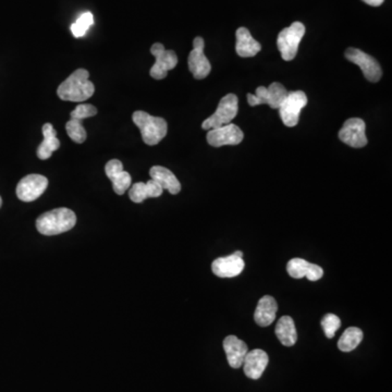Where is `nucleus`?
I'll use <instances>...</instances> for the list:
<instances>
[{"label": "nucleus", "mask_w": 392, "mask_h": 392, "mask_svg": "<svg viewBox=\"0 0 392 392\" xmlns=\"http://www.w3.org/2000/svg\"><path fill=\"white\" fill-rule=\"evenodd\" d=\"M90 73L85 69H78L63 81L57 90L58 96L63 100L81 103L92 97L95 86L90 81Z\"/></svg>", "instance_id": "obj_1"}, {"label": "nucleus", "mask_w": 392, "mask_h": 392, "mask_svg": "<svg viewBox=\"0 0 392 392\" xmlns=\"http://www.w3.org/2000/svg\"><path fill=\"white\" fill-rule=\"evenodd\" d=\"M77 224L75 212L61 207L42 214L36 220L38 233L44 235H57L67 233Z\"/></svg>", "instance_id": "obj_2"}, {"label": "nucleus", "mask_w": 392, "mask_h": 392, "mask_svg": "<svg viewBox=\"0 0 392 392\" xmlns=\"http://www.w3.org/2000/svg\"><path fill=\"white\" fill-rule=\"evenodd\" d=\"M134 125L140 129L145 144H158L167 134L168 125L164 118L154 117L142 110L135 111L132 116Z\"/></svg>", "instance_id": "obj_3"}, {"label": "nucleus", "mask_w": 392, "mask_h": 392, "mask_svg": "<svg viewBox=\"0 0 392 392\" xmlns=\"http://www.w3.org/2000/svg\"><path fill=\"white\" fill-rule=\"evenodd\" d=\"M305 34L303 23L295 22L289 28L283 29L277 38V46L283 61H291L297 56L301 40Z\"/></svg>", "instance_id": "obj_4"}, {"label": "nucleus", "mask_w": 392, "mask_h": 392, "mask_svg": "<svg viewBox=\"0 0 392 392\" xmlns=\"http://www.w3.org/2000/svg\"><path fill=\"white\" fill-rule=\"evenodd\" d=\"M239 100L235 94H228L221 98L215 113L204 120L202 127L204 130H212L216 127L229 125L237 115Z\"/></svg>", "instance_id": "obj_5"}, {"label": "nucleus", "mask_w": 392, "mask_h": 392, "mask_svg": "<svg viewBox=\"0 0 392 392\" xmlns=\"http://www.w3.org/2000/svg\"><path fill=\"white\" fill-rule=\"evenodd\" d=\"M308 104V96L303 91L288 93L279 107V113L283 125L292 127L299 123L301 110Z\"/></svg>", "instance_id": "obj_6"}, {"label": "nucleus", "mask_w": 392, "mask_h": 392, "mask_svg": "<svg viewBox=\"0 0 392 392\" xmlns=\"http://www.w3.org/2000/svg\"><path fill=\"white\" fill-rule=\"evenodd\" d=\"M288 91L285 86L280 83L275 82L265 88V86H258L256 88V94H248L249 105L258 106L266 105L269 106L272 109H279L280 105L283 103L285 98L287 97Z\"/></svg>", "instance_id": "obj_7"}, {"label": "nucleus", "mask_w": 392, "mask_h": 392, "mask_svg": "<svg viewBox=\"0 0 392 392\" xmlns=\"http://www.w3.org/2000/svg\"><path fill=\"white\" fill-rule=\"evenodd\" d=\"M150 53L156 59L150 71V77L155 80H163L167 77L168 71L173 70L178 65L177 54L173 50L165 49L160 42L152 46Z\"/></svg>", "instance_id": "obj_8"}, {"label": "nucleus", "mask_w": 392, "mask_h": 392, "mask_svg": "<svg viewBox=\"0 0 392 392\" xmlns=\"http://www.w3.org/2000/svg\"><path fill=\"white\" fill-rule=\"evenodd\" d=\"M345 58L351 63L359 65L365 78L370 82H378L382 79V68L372 56L365 54L357 48H347L345 50Z\"/></svg>", "instance_id": "obj_9"}, {"label": "nucleus", "mask_w": 392, "mask_h": 392, "mask_svg": "<svg viewBox=\"0 0 392 392\" xmlns=\"http://www.w3.org/2000/svg\"><path fill=\"white\" fill-rule=\"evenodd\" d=\"M366 125L360 118H351L345 121L341 130L339 131V139L341 142L349 145L351 148H362L368 145V138L365 134Z\"/></svg>", "instance_id": "obj_10"}, {"label": "nucleus", "mask_w": 392, "mask_h": 392, "mask_svg": "<svg viewBox=\"0 0 392 392\" xmlns=\"http://www.w3.org/2000/svg\"><path fill=\"white\" fill-rule=\"evenodd\" d=\"M204 47H205V42L202 38H195L193 40V49L189 55V69L193 77L198 80L207 78L208 75L212 70L210 61L204 54Z\"/></svg>", "instance_id": "obj_11"}, {"label": "nucleus", "mask_w": 392, "mask_h": 392, "mask_svg": "<svg viewBox=\"0 0 392 392\" xmlns=\"http://www.w3.org/2000/svg\"><path fill=\"white\" fill-rule=\"evenodd\" d=\"M48 187L47 178L42 175H29L17 187V196L23 202L38 200Z\"/></svg>", "instance_id": "obj_12"}, {"label": "nucleus", "mask_w": 392, "mask_h": 392, "mask_svg": "<svg viewBox=\"0 0 392 392\" xmlns=\"http://www.w3.org/2000/svg\"><path fill=\"white\" fill-rule=\"evenodd\" d=\"M244 138L242 130L233 123L208 131L207 142L212 148L240 144Z\"/></svg>", "instance_id": "obj_13"}, {"label": "nucleus", "mask_w": 392, "mask_h": 392, "mask_svg": "<svg viewBox=\"0 0 392 392\" xmlns=\"http://www.w3.org/2000/svg\"><path fill=\"white\" fill-rule=\"evenodd\" d=\"M105 173L110 181L113 182V191L116 194H125V191L131 187L132 179L130 173L123 170L120 160L111 159L106 164Z\"/></svg>", "instance_id": "obj_14"}, {"label": "nucleus", "mask_w": 392, "mask_h": 392, "mask_svg": "<svg viewBox=\"0 0 392 392\" xmlns=\"http://www.w3.org/2000/svg\"><path fill=\"white\" fill-rule=\"evenodd\" d=\"M245 264L242 258H237L235 254L226 258H219L214 260L212 270L214 275L219 278H235L240 275L244 269Z\"/></svg>", "instance_id": "obj_15"}, {"label": "nucleus", "mask_w": 392, "mask_h": 392, "mask_svg": "<svg viewBox=\"0 0 392 392\" xmlns=\"http://www.w3.org/2000/svg\"><path fill=\"white\" fill-rule=\"evenodd\" d=\"M268 357L267 353L260 349L249 351L248 354L245 355L244 362H243V370L246 377L251 379H260L262 373L265 372L267 368Z\"/></svg>", "instance_id": "obj_16"}, {"label": "nucleus", "mask_w": 392, "mask_h": 392, "mask_svg": "<svg viewBox=\"0 0 392 392\" xmlns=\"http://www.w3.org/2000/svg\"><path fill=\"white\" fill-rule=\"evenodd\" d=\"M287 272L295 279L306 277L310 281H317L324 276V270L320 266L311 264L302 258H292L289 260Z\"/></svg>", "instance_id": "obj_17"}, {"label": "nucleus", "mask_w": 392, "mask_h": 392, "mask_svg": "<svg viewBox=\"0 0 392 392\" xmlns=\"http://www.w3.org/2000/svg\"><path fill=\"white\" fill-rule=\"evenodd\" d=\"M224 349H225L230 366L233 368H242L245 355L248 354L249 352L246 343L235 336H228L224 340Z\"/></svg>", "instance_id": "obj_18"}, {"label": "nucleus", "mask_w": 392, "mask_h": 392, "mask_svg": "<svg viewBox=\"0 0 392 392\" xmlns=\"http://www.w3.org/2000/svg\"><path fill=\"white\" fill-rule=\"evenodd\" d=\"M277 311L278 305L275 299L270 295H265L258 301V306L255 310V322L260 327H267L275 322Z\"/></svg>", "instance_id": "obj_19"}, {"label": "nucleus", "mask_w": 392, "mask_h": 392, "mask_svg": "<svg viewBox=\"0 0 392 392\" xmlns=\"http://www.w3.org/2000/svg\"><path fill=\"white\" fill-rule=\"evenodd\" d=\"M237 44L235 50L237 55L243 58H251L258 55L262 49L260 42L251 36L250 31L246 28H239L237 30Z\"/></svg>", "instance_id": "obj_20"}, {"label": "nucleus", "mask_w": 392, "mask_h": 392, "mask_svg": "<svg viewBox=\"0 0 392 392\" xmlns=\"http://www.w3.org/2000/svg\"><path fill=\"white\" fill-rule=\"evenodd\" d=\"M150 179L156 181L164 190L169 191L175 195L181 191V185L177 177L167 168L162 166H154L150 170Z\"/></svg>", "instance_id": "obj_21"}, {"label": "nucleus", "mask_w": 392, "mask_h": 392, "mask_svg": "<svg viewBox=\"0 0 392 392\" xmlns=\"http://www.w3.org/2000/svg\"><path fill=\"white\" fill-rule=\"evenodd\" d=\"M163 192V187L150 179L146 183L138 182L133 185L129 191V196L132 202L142 203L148 198H159Z\"/></svg>", "instance_id": "obj_22"}, {"label": "nucleus", "mask_w": 392, "mask_h": 392, "mask_svg": "<svg viewBox=\"0 0 392 392\" xmlns=\"http://www.w3.org/2000/svg\"><path fill=\"white\" fill-rule=\"evenodd\" d=\"M42 135L44 141L38 146V157L46 160L52 157V154L61 148V141L58 140L57 132L52 123L42 125Z\"/></svg>", "instance_id": "obj_23"}, {"label": "nucleus", "mask_w": 392, "mask_h": 392, "mask_svg": "<svg viewBox=\"0 0 392 392\" xmlns=\"http://www.w3.org/2000/svg\"><path fill=\"white\" fill-rule=\"evenodd\" d=\"M276 336L285 347H292L297 343V332L295 322L290 316H283L276 325Z\"/></svg>", "instance_id": "obj_24"}, {"label": "nucleus", "mask_w": 392, "mask_h": 392, "mask_svg": "<svg viewBox=\"0 0 392 392\" xmlns=\"http://www.w3.org/2000/svg\"><path fill=\"white\" fill-rule=\"evenodd\" d=\"M362 340L363 331L360 328H347L338 341V347L343 352H351L359 347Z\"/></svg>", "instance_id": "obj_25"}, {"label": "nucleus", "mask_w": 392, "mask_h": 392, "mask_svg": "<svg viewBox=\"0 0 392 392\" xmlns=\"http://www.w3.org/2000/svg\"><path fill=\"white\" fill-rule=\"evenodd\" d=\"M65 130H67L68 135L69 138L73 141V142L79 143V144H82L86 140V131H85L84 127L82 125V120H79V119H72L71 118L70 120L68 121L67 125H65Z\"/></svg>", "instance_id": "obj_26"}, {"label": "nucleus", "mask_w": 392, "mask_h": 392, "mask_svg": "<svg viewBox=\"0 0 392 392\" xmlns=\"http://www.w3.org/2000/svg\"><path fill=\"white\" fill-rule=\"evenodd\" d=\"M94 24V18L91 13H84L79 17L78 20L71 25V32L75 38H82L86 34L88 29Z\"/></svg>", "instance_id": "obj_27"}, {"label": "nucleus", "mask_w": 392, "mask_h": 392, "mask_svg": "<svg viewBox=\"0 0 392 392\" xmlns=\"http://www.w3.org/2000/svg\"><path fill=\"white\" fill-rule=\"evenodd\" d=\"M322 327L325 332L326 337L332 339L336 332L341 327V320L335 314H326L322 320Z\"/></svg>", "instance_id": "obj_28"}, {"label": "nucleus", "mask_w": 392, "mask_h": 392, "mask_svg": "<svg viewBox=\"0 0 392 392\" xmlns=\"http://www.w3.org/2000/svg\"><path fill=\"white\" fill-rule=\"evenodd\" d=\"M72 119H79V120H84L86 118L94 117L97 115V109L95 106L90 105V104H80L77 106L72 113H70Z\"/></svg>", "instance_id": "obj_29"}, {"label": "nucleus", "mask_w": 392, "mask_h": 392, "mask_svg": "<svg viewBox=\"0 0 392 392\" xmlns=\"http://www.w3.org/2000/svg\"><path fill=\"white\" fill-rule=\"evenodd\" d=\"M365 3L372 6V7H379L385 0H363Z\"/></svg>", "instance_id": "obj_30"}, {"label": "nucleus", "mask_w": 392, "mask_h": 392, "mask_svg": "<svg viewBox=\"0 0 392 392\" xmlns=\"http://www.w3.org/2000/svg\"><path fill=\"white\" fill-rule=\"evenodd\" d=\"M233 254H235V256H237V258H243V253L241 252V251H237V252L233 253Z\"/></svg>", "instance_id": "obj_31"}, {"label": "nucleus", "mask_w": 392, "mask_h": 392, "mask_svg": "<svg viewBox=\"0 0 392 392\" xmlns=\"http://www.w3.org/2000/svg\"><path fill=\"white\" fill-rule=\"evenodd\" d=\"M1 205H3V198L0 196V207H1Z\"/></svg>", "instance_id": "obj_32"}]
</instances>
